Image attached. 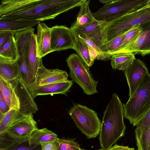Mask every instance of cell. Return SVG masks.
<instances>
[{
  "mask_svg": "<svg viewBox=\"0 0 150 150\" xmlns=\"http://www.w3.org/2000/svg\"><path fill=\"white\" fill-rule=\"evenodd\" d=\"M33 114L23 116L14 122L7 129V136L16 146L28 142L33 132L38 128Z\"/></svg>",
  "mask_w": 150,
  "mask_h": 150,
  "instance_id": "obj_8",
  "label": "cell"
},
{
  "mask_svg": "<svg viewBox=\"0 0 150 150\" xmlns=\"http://www.w3.org/2000/svg\"><path fill=\"white\" fill-rule=\"evenodd\" d=\"M142 31L134 40L121 49L109 53H119L140 54L144 57L150 55V21L141 24Z\"/></svg>",
  "mask_w": 150,
  "mask_h": 150,
  "instance_id": "obj_9",
  "label": "cell"
},
{
  "mask_svg": "<svg viewBox=\"0 0 150 150\" xmlns=\"http://www.w3.org/2000/svg\"><path fill=\"white\" fill-rule=\"evenodd\" d=\"M51 52L72 49L74 37L69 28L55 25L51 28Z\"/></svg>",
  "mask_w": 150,
  "mask_h": 150,
  "instance_id": "obj_12",
  "label": "cell"
},
{
  "mask_svg": "<svg viewBox=\"0 0 150 150\" xmlns=\"http://www.w3.org/2000/svg\"><path fill=\"white\" fill-rule=\"evenodd\" d=\"M38 57L42 58L51 52V28L45 23L38 24L37 33L35 34Z\"/></svg>",
  "mask_w": 150,
  "mask_h": 150,
  "instance_id": "obj_16",
  "label": "cell"
},
{
  "mask_svg": "<svg viewBox=\"0 0 150 150\" xmlns=\"http://www.w3.org/2000/svg\"><path fill=\"white\" fill-rule=\"evenodd\" d=\"M72 49L77 52L89 68L93 64L91 60L88 45L83 40L78 37H74Z\"/></svg>",
  "mask_w": 150,
  "mask_h": 150,
  "instance_id": "obj_25",
  "label": "cell"
},
{
  "mask_svg": "<svg viewBox=\"0 0 150 150\" xmlns=\"http://www.w3.org/2000/svg\"><path fill=\"white\" fill-rule=\"evenodd\" d=\"M125 118L135 126L150 108V74L148 73L125 104H123Z\"/></svg>",
  "mask_w": 150,
  "mask_h": 150,
  "instance_id": "obj_3",
  "label": "cell"
},
{
  "mask_svg": "<svg viewBox=\"0 0 150 150\" xmlns=\"http://www.w3.org/2000/svg\"><path fill=\"white\" fill-rule=\"evenodd\" d=\"M89 55L91 61L92 63L93 64L94 61L96 59L98 54L97 52L93 49L88 46Z\"/></svg>",
  "mask_w": 150,
  "mask_h": 150,
  "instance_id": "obj_37",
  "label": "cell"
},
{
  "mask_svg": "<svg viewBox=\"0 0 150 150\" xmlns=\"http://www.w3.org/2000/svg\"><path fill=\"white\" fill-rule=\"evenodd\" d=\"M20 75V67L16 62L0 57V77L11 82Z\"/></svg>",
  "mask_w": 150,
  "mask_h": 150,
  "instance_id": "obj_19",
  "label": "cell"
},
{
  "mask_svg": "<svg viewBox=\"0 0 150 150\" xmlns=\"http://www.w3.org/2000/svg\"><path fill=\"white\" fill-rule=\"evenodd\" d=\"M0 91L11 109L19 110L20 109L19 100L11 83L1 77Z\"/></svg>",
  "mask_w": 150,
  "mask_h": 150,
  "instance_id": "obj_20",
  "label": "cell"
},
{
  "mask_svg": "<svg viewBox=\"0 0 150 150\" xmlns=\"http://www.w3.org/2000/svg\"><path fill=\"white\" fill-rule=\"evenodd\" d=\"M41 22L35 20H15L0 18V30L15 33L32 28Z\"/></svg>",
  "mask_w": 150,
  "mask_h": 150,
  "instance_id": "obj_17",
  "label": "cell"
},
{
  "mask_svg": "<svg viewBox=\"0 0 150 150\" xmlns=\"http://www.w3.org/2000/svg\"><path fill=\"white\" fill-rule=\"evenodd\" d=\"M111 64L112 68L120 70H125L136 59L132 53H119L112 54Z\"/></svg>",
  "mask_w": 150,
  "mask_h": 150,
  "instance_id": "obj_23",
  "label": "cell"
},
{
  "mask_svg": "<svg viewBox=\"0 0 150 150\" xmlns=\"http://www.w3.org/2000/svg\"><path fill=\"white\" fill-rule=\"evenodd\" d=\"M59 146L58 150H75L80 149V146L74 140L59 138Z\"/></svg>",
  "mask_w": 150,
  "mask_h": 150,
  "instance_id": "obj_32",
  "label": "cell"
},
{
  "mask_svg": "<svg viewBox=\"0 0 150 150\" xmlns=\"http://www.w3.org/2000/svg\"><path fill=\"white\" fill-rule=\"evenodd\" d=\"M11 109L2 92H0V113L5 115Z\"/></svg>",
  "mask_w": 150,
  "mask_h": 150,
  "instance_id": "obj_35",
  "label": "cell"
},
{
  "mask_svg": "<svg viewBox=\"0 0 150 150\" xmlns=\"http://www.w3.org/2000/svg\"><path fill=\"white\" fill-rule=\"evenodd\" d=\"M150 21V6H146L113 20L108 21L106 35L107 42L136 26Z\"/></svg>",
  "mask_w": 150,
  "mask_h": 150,
  "instance_id": "obj_4",
  "label": "cell"
},
{
  "mask_svg": "<svg viewBox=\"0 0 150 150\" xmlns=\"http://www.w3.org/2000/svg\"><path fill=\"white\" fill-rule=\"evenodd\" d=\"M66 61L70 71V77L80 86L84 93L91 95L97 93L98 81L94 79L89 68L79 55L73 53Z\"/></svg>",
  "mask_w": 150,
  "mask_h": 150,
  "instance_id": "obj_5",
  "label": "cell"
},
{
  "mask_svg": "<svg viewBox=\"0 0 150 150\" xmlns=\"http://www.w3.org/2000/svg\"><path fill=\"white\" fill-rule=\"evenodd\" d=\"M148 150H150V145Z\"/></svg>",
  "mask_w": 150,
  "mask_h": 150,
  "instance_id": "obj_40",
  "label": "cell"
},
{
  "mask_svg": "<svg viewBox=\"0 0 150 150\" xmlns=\"http://www.w3.org/2000/svg\"><path fill=\"white\" fill-rule=\"evenodd\" d=\"M148 73V70L146 64L139 59H136L132 64L124 71L129 87V97L132 96Z\"/></svg>",
  "mask_w": 150,
  "mask_h": 150,
  "instance_id": "obj_14",
  "label": "cell"
},
{
  "mask_svg": "<svg viewBox=\"0 0 150 150\" xmlns=\"http://www.w3.org/2000/svg\"><path fill=\"white\" fill-rule=\"evenodd\" d=\"M77 37L97 52L98 55L96 59L103 61L111 60L112 55L107 52L103 51L91 39L85 35H79Z\"/></svg>",
  "mask_w": 150,
  "mask_h": 150,
  "instance_id": "obj_28",
  "label": "cell"
},
{
  "mask_svg": "<svg viewBox=\"0 0 150 150\" xmlns=\"http://www.w3.org/2000/svg\"><path fill=\"white\" fill-rule=\"evenodd\" d=\"M0 57L15 62L18 60L19 55L14 36L0 50Z\"/></svg>",
  "mask_w": 150,
  "mask_h": 150,
  "instance_id": "obj_24",
  "label": "cell"
},
{
  "mask_svg": "<svg viewBox=\"0 0 150 150\" xmlns=\"http://www.w3.org/2000/svg\"><path fill=\"white\" fill-rule=\"evenodd\" d=\"M40 59L37 56L35 34L33 32L30 36L27 46L26 61L30 72L35 78Z\"/></svg>",
  "mask_w": 150,
  "mask_h": 150,
  "instance_id": "obj_18",
  "label": "cell"
},
{
  "mask_svg": "<svg viewBox=\"0 0 150 150\" xmlns=\"http://www.w3.org/2000/svg\"><path fill=\"white\" fill-rule=\"evenodd\" d=\"M10 82L19 100L20 112L23 115L35 113L38 110L37 105L20 76Z\"/></svg>",
  "mask_w": 150,
  "mask_h": 150,
  "instance_id": "obj_11",
  "label": "cell"
},
{
  "mask_svg": "<svg viewBox=\"0 0 150 150\" xmlns=\"http://www.w3.org/2000/svg\"><path fill=\"white\" fill-rule=\"evenodd\" d=\"M58 138L57 134L47 128H38L33 132L28 142L30 146L40 145L41 142L54 141Z\"/></svg>",
  "mask_w": 150,
  "mask_h": 150,
  "instance_id": "obj_21",
  "label": "cell"
},
{
  "mask_svg": "<svg viewBox=\"0 0 150 150\" xmlns=\"http://www.w3.org/2000/svg\"><path fill=\"white\" fill-rule=\"evenodd\" d=\"M108 21L97 20L88 24L70 28L74 37L85 35L91 39L103 51L107 42L106 37V25Z\"/></svg>",
  "mask_w": 150,
  "mask_h": 150,
  "instance_id": "obj_10",
  "label": "cell"
},
{
  "mask_svg": "<svg viewBox=\"0 0 150 150\" xmlns=\"http://www.w3.org/2000/svg\"><path fill=\"white\" fill-rule=\"evenodd\" d=\"M72 80H68L63 82L54 83L40 86H32L28 88L34 99L38 96L61 94L67 96V93L73 85Z\"/></svg>",
  "mask_w": 150,
  "mask_h": 150,
  "instance_id": "obj_15",
  "label": "cell"
},
{
  "mask_svg": "<svg viewBox=\"0 0 150 150\" xmlns=\"http://www.w3.org/2000/svg\"><path fill=\"white\" fill-rule=\"evenodd\" d=\"M84 0H1L0 18L41 21L81 6Z\"/></svg>",
  "mask_w": 150,
  "mask_h": 150,
  "instance_id": "obj_1",
  "label": "cell"
},
{
  "mask_svg": "<svg viewBox=\"0 0 150 150\" xmlns=\"http://www.w3.org/2000/svg\"><path fill=\"white\" fill-rule=\"evenodd\" d=\"M85 150L80 148V149H76V150Z\"/></svg>",
  "mask_w": 150,
  "mask_h": 150,
  "instance_id": "obj_39",
  "label": "cell"
},
{
  "mask_svg": "<svg viewBox=\"0 0 150 150\" xmlns=\"http://www.w3.org/2000/svg\"><path fill=\"white\" fill-rule=\"evenodd\" d=\"M138 150H148L150 145V126L136 142Z\"/></svg>",
  "mask_w": 150,
  "mask_h": 150,
  "instance_id": "obj_31",
  "label": "cell"
},
{
  "mask_svg": "<svg viewBox=\"0 0 150 150\" xmlns=\"http://www.w3.org/2000/svg\"><path fill=\"white\" fill-rule=\"evenodd\" d=\"M68 74L65 71L58 69H48L43 65L42 59L39 62L33 86H40L67 81Z\"/></svg>",
  "mask_w": 150,
  "mask_h": 150,
  "instance_id": "obj_13",
  "label": "cell"
},
{
  "mask_svg": "<svg viewBox=\"0 0 150 150\" xmlns=\"http://www.w3.org/2000/svg\"><path fill=\"white\" fill-rule=\"evenodd\" d=\"M142 31V28L141 24L134 26L125 35L119 47L115 51L121 49L131 42L140 34Z\"/></svg>",
  "mask_w": 150,
  "mask_h": 150,
  "instance_id": "obj_29",
  "label": "cell"
},
{
  "mask_svg": "<svg viewBox=\"0 0 150 150\" xmlns=\"http://www.w3.org/2000/svg\"><path fill=\"white\" fill-rule=\"evenodd\" d=\"M107 150H135L133 148H129L128 146H124L115 144Z\"/></svg>",
  "mask_w": 150,
  "mask_h": 150,
  "instance_id": "obj_36",
  "label": "cell"
},
{
  "mask_svg": "<svg viewBox=\"0 0 150 150\" xmlns=\"http://www.w3.org/2000/svg\"><path fill=\"white\" fill-rule=\"evenodd\" d=\"M58 139L52 142L40 143L42 150H58L59 144Z\"/></svg>",
  "mask_w": 150,
  "mask_h": 150,
  "instance_id": "obj_34",
  "label": "cell"
},
{
  "mask_svg": "<svg viewBox=\"0 0 150 150\" xmlns=\"http://www.w3.org/2000/svg\"><path fill=\"white\" fill-rule=\"evenodd\" d=\"M8 150H29L25 146H16Z\"/></svg>",
  "mask_w": 150,
  "mask_h": 150,
  "instance_id": "obj_38",
  "label": "cell"
},
{
  "mask_svg": "<svg viewBox=\"0 0 150 150\" xmlns=\"http://www.w3.org/2000/svg\"><path fill=\"white\" fill-rule=\"evenodd\" d=\"M15 32L8 30H0V50L8 42L11 37L14 36Z\"/></svg>",
  "mask_w": 150,
  "mask_h": 150,
  "instance_id": "obj_33",
  "label": "cell"
},
{
  "mask_svg": "<svg viewBox=\"0 0 150 150\" xmlns=\"http://www.w3.org/2000/svg\"><path fill=\"white\" fill-rule=\"evenodd\" d=\"M103 150V149H100L99 150Z\"/></svg>",
  "mask_w": 150,
  "mask_h": 150,
  "instance_id": "obj_41",
  "label": "cell"
},
{
  "mask_svg": "<svg viewBox=\"0 0 150 150\" xmlns=\"http://www.w3.org/2000/svg\"><path fill=\"white\" fill-rule=\"evenodd\" d=\"M149 0H113L93 14L98 21H110L147 4Z\"/></svg>",
  "mask_w": 150,
  "mask_h": 150,
  "instance_id": "obj_7",
  "label": "cell"
},
{
  "mask_svg": "<svg viewBox=\"0 0 150 150\" xmlns=\"http://www.w3.org/2000/svg\"><path fill=\"white\" fill-rule=\"evenodd\" d=\"M90 0H84L80 6V9L76 21L70 28H74L92 23L96 20L89 8Z\"/></svg>",
  "mask_w": 150,
  "mask_h": 150,
  "instance_id": "obj_22",
  "label": "cell"
},
{
  "mask_svg": "<svg viewBox=\"0 0 150 150\" xmlns=\"http://www.w3.org/2000/svg\"><path fill=\"white\" fill-rule=\"evenodd\" d=\"M130 30L119 35L111 40L107 42L103 51L110 53L116 50L120 45L124 35Z\"/></svg>",
  "mask_w": 150,
  "mask_h": 150,
  "instance_id": "obj_30",
  "label": "cell"
},
{
  "mask_svg": "<svg viewBox=\"0 0 150 150\" xmlns=\"http://www.w3.org/2000/svg\"><path fill=\"white\" fill-rule=\"evenodd\" d=\"M134 133L136 142L150 126V108L146 114L137 123Z\"/></svg>",
  "mask_w": 150,
  "mask_h": 150,
  "instance_id": "obj_27",
  "label": "cell"
},
{
  "mask_svg": "<svg viewBox=\"0 0 150 150\" xmlns=\"http://www.w3.org/2000/svg\"></svg>",
  "mask_w": 150,
  "mask_h": 150,
  "instance_id": "obj_42",
  "label": "cell"
},
{
  "mask_svg": "<svg viewBox=\"0 0 150 150\" xmlns=\"http://www.w3.org/2000/svg\"><path fill=\"white\" fill-rule=\"evenodd\" d=\"M123 106L114 93L104 111L99 136L101 147L107 150L123 136L126 128L124 122Z\"/></svg>",
  "mask_w": 150,
  "mask_h": 150,
  "instance_id": "obj_2",
  "label": "cell"
},
{
  "mask_svg": "<svg viewBox=\"0 0 150 150\" xmlns=\"http://www.w3.org/2000/svg\"><path fill=\"white\" fill-rule=\"evenodd\" d=\"M19 110L11 109L5 114L3 118L0 120V134H5L11 125L16 120L21 116Z\"/></svg>",
  "mask_w": 150,
  "mask_h": 150,
  "instance_id": "obj_26",
  "label": "cell"
},
{
  "mask_svg": "<svg viewBox=\"0 0 150 150\" xmlns=\"http://www.w3.org/2000/svg\"><path fill=\"white\" fill-rule=\"evenodd\" d=\"M69 114L76 127L87 138H95L99 134L101 122L93 110L76 104L69 111Z\"/></svg>",
  "mask_w": 150,
  "mask_h": 150,
  "instance_id": "obj_6",
  "label": "cell"
}]
</instances>
